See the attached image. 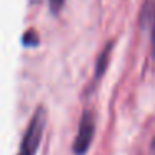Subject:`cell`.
Returning a JSON list of instances; mask_svg holds the SVG:
<instances>
[{"label":"cell","mask_w":155,"mask_h":155,"mask_svg":"<svg viewBox=\"0 0 155 155\" xmlns=\"http://www.w3.org/2000/svg\"><path fill=\"white\" fill-rule=\"evenodd\" d=\"M45 125H47V108L40 105L34 112L24 135H22V142L17 150V155H37L42 137H44Z\"/></svg>","instance_id":"6da1fadb"},{"label":"cell","mask_w":155,"mask_h":155,"mask_svg":"<svg viewBox=\"0 0 155 155\" xmlns=\"http://www.w3.org/2000/svg\"><path fill=\"white\" fill-rule=\"evenodd\" d=\"M95 135V117L90 110H85L82 114L80 124H78V130L74 140V153L75 155H85L92 145Z\"/></svg>","instance_id":"7a4b0ae2"},{"label":"cell","mask_w":155,"mask_h":155,"mask_svg":"<svg viewBox=\"0 0 155 155\" xmlns=\"http://www.w3.org/2000/svg\"><path fill=\"white\" fill-rule=\"evenodd\" d=\"M114 45L112 44H107L104 47V50L100 52V55H98L97 58V65H95V78H100L102 75H104L105 68H107L108 65V60H110V50Z\"/></svg>","instance_id":"3957f363"},{"label":"cell","mask_w":155,"mask_h":155,"mask_svg":"<svg viewBox=\"0 0 155 155\" xmlns=\"http://www.w3.org/2000/svg\"><path fill=\"white\" fill-rule=\"evenodd\" d=\"M64 2H65V0H48V7H50L52 14L57 15L58 12L62 10V7H64Z\"/></svg>","instance_id":"277c9868"},{"label":"cell","mask_w":155,"mask_h":155,"mask_svg":"<svg viewBox=\"0 0 155 155\" xmlns=\"http://www.w3.org/2000/svg\"><path fill=\"white\" fill-rule=\"evenodd\" d=\"M150 42H152V54L155 55V10H153V20H152V32H150Z\"/></svg>","instance_id":"5b68a950"},{"label":"cell","mask_w":155,"mask_h":155,"mask_svg":"<svg viewBox=\"0 0 155 155\" xmlns=\"http://www.w3.org/2000/svg\"><path fill=\"white\" fill-rule=\"evenodd\" d=\"M150 150H152V153L155 155V138L152 140V145H150Z\"/></svg>","instance_id":"8992f818"}]
</instances>
